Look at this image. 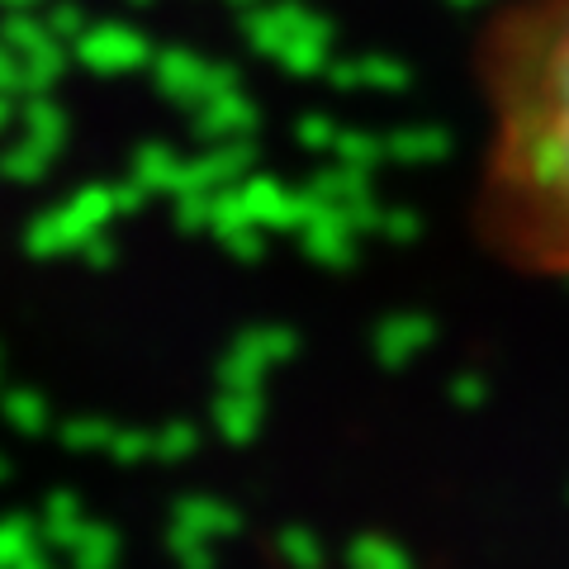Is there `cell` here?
I'll return each mask as SVG.
<instances>
[{"instance_id": "1", "label": "cell", "mask_w": 569, "mask_h": 569, "mask_svg": "<svg viewBox=\"0 0 569 569\" xmlns=\"http://www.w3.org/2000/svg\"><path fill=\"white\" fill-rule=\"evenodd\" d=\"M475 228L527 276L569 280V0H508L479 43Z\"/></svg>"}]
</instances>
